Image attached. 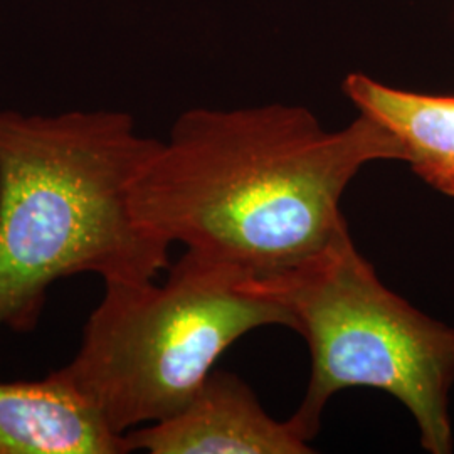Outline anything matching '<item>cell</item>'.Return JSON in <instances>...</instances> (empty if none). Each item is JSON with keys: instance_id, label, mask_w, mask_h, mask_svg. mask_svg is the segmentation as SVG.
Masks as SVG:
<instances>
[{"instance_id": "cell-1", "label": "cell", "mask_w": 454, "mask_h": 454, "mask_svg": "<svg viewBox=\"0 0 454 454\" xmlns=\"http://www.w3.org/2000/svg\"><path fill=\"white\" fill-rule=\"evenodd\" d=\"M380 160L404 162V152L367 114L328 131L301 106L192 108L140 172L133 212L170 246L266 278L348 234L341 197Z\"/></svg>"}, {"instance_id": "cell-4", "label": "cell", "mask_w": 454, "mask_h": 454, "mask_svg": "<svg viewBox=\"0 0 454 454\" xmlns=\"http://www.w3.org/2000/svg\"><path fill=\"white\" fill-rule=\"evenodd\" d=\"M253 285L285 307L309 345V387L292 416L309 439L335 394L369 387L406 407L427 453L453 451L454 328L389 290L350 232L296 268L253 278Z\"/></svg>"}, {"instance_id": "cell-6", "label": "cell", "mask_w": 454, "mask_h": 454, "mask_svg": "<svg viewBox=\"0 0 454 454\" xmlns=\"http://www.w3.org/2000/svg\"><path fill=\"white\" fill-rule=\"evenodd\" d=\"M131 453L61 369L37 380H0V454Z\"/></svg>"}, {"instance_id": "cell-2", "label": "cell", "mask_w": 454, "mask_h": 454, "mask_svg": "<svg viewBox=\"0 0 454 454\" xmlns=\"http://www.w3.org/2000/svg\"><path fill=\"white\" fill-rule=\"evenodd\" d=\"M159 145L123 112L0 110V332L35 328L67 276L137 283L168 268L170 244L131 202Z\"/></svg>"}, {"instance_id": "cell-7", "label": "cell", "mask_w": 454, "mask_h": 454, "mask_svg": "<svg viewBox=\"0 0 454 454\" xmlns=\"http://www.w3.org/2000/svg\"><path fill=\"white\" fill-rule=\"evenodd\" d=\"M341 90L360 114L399 140L419 179L454 197V97L404 91L360 73L348 74Z\"/></svg>"}, {"instance_id": "cell-3", "label": "cell", "mask_w": 454, "mask_h": 454, "mask_svg": "<svg viewBox=\"0 0 454 454\" xmlns=\"http://www.w3.org/2000/svg\"><path fill=\"white\" fill-rule=\"evenodd\" d=\"M292 315L226 264L187 253L167 281L106 283L61 371L118 434L165 421L194 397L243 335Z\"/></svg>"}, {"instance_id": "cell-5", "label": "cell", "mask_w": 454, "mask_h": 454, "mask_svg": "<svg viewBox=\"0 0 454 454\" xmlns=\"http://www.w3.org/2000/svg\"><path fill=\"white\" fill-rule=\"evenodd\" d=\"M127 441L130 451L150 454L313 453L293 418H271L244 380L215 369L177 414L133 429Z\"/></svg>"}]
</instances>
